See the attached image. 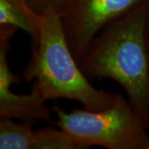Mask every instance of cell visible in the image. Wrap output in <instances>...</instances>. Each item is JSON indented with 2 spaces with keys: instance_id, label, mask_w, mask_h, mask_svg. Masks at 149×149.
I'll use <instances>...</instances> for the list:
<instances>
[{
  "instance_id": "6da1fadb",
  "label": "cell",
  "mask_w": 149,
  "mask_h": 149,
  "mask_svg": "<svg viewBox=\"0 0 149 149\" xmlns=\"http://www.w3.org/2000/svg\"><path fill=\"white\" fill-rule=\"evenodd\" d=\"M148 16L149 0L104 29L80 63L90 80L109 78L119 84L147 127L149 125Z\"/></svg>"
},
{
  "instance_id": "7a4b0ae2",
  "label": "cell",
  "mask_w": 149,
  "mask_h": 149,
  "mask_svg": "<svg viewBox=\"0 0 149 149\" xmlns=\"http://www.w3.org/2000/svg\"><path fill=\"white\" fill-rule=\"evenodd\" d=\"M38 17L39 34L32 42V56L23 71L25 80H34L46 101L73 100L90 110L109 106L116 94L90 82L70 48L61 17L54 13Z\"/></svg>"
},
{
  "instance_id": "3957f363",
  "label": "cell",
  "mask_w": 149,
  "mask_h": 149,
  "mask_svg": "<svg viewBox=\"0 0 149 149\" xmlns=\"http://www.w3.org/2000/svg\"><path fill=\"white\" fill-rule=\"evenodd\" d=\"M55 124L68 133L81 149L92 146L108 149H148L147 125L128 100L116 94L109 106L66 112L53 108Z\"/></svg>"
},
{
  "instance_id": "277c9868",
  "label": "cell",
  "mask_w": 149,
  "mask_h": 149,
  "mask_svg": "<svg viewBox=\"0 0 149 149\" xmlns=\"http://www.w3.org/2000/svg\"><path fill=\"white\" fill-rule=\"evenodd\" d=\"M148 0H71L61 17L65 36L80 64L100 32Z\"/></svg>"
},
{
  "instance_id": "5b68a950",
  "label": "cell",
  "mask_w": 149,
  "mask_h": 149,
  "mask_svg": "<svg viewBox=\"0 0 149 149\" xmlns=\"http://www.w3.org/2000/svg\"><path fill=\"white\" fill-rule=\"evenodd\" d=\"M16 31L13 27H0V118L18 119L28 123L52 122L54 112L46 105L47 101L35 84L27 95L15 94L11 90L13 84L21 82V79L12 72L8 62L10 39Z\"/></svg>"
},
{
  "instance_id": "8992f818",
  "label": "cell",
  "mask_w": 149,
  "mask_h": 149,
  "mask_svg": "<svg viewBox=\"0 0 149 149\" xmlns=\"http://www.w3.org/2000/svg\"><path fill=\"white\" fill-rule=\"evenodd\" d=\"M39 17L27 5L26 0H0V27L22 30L37 40L39 34Z\"/></svg>"
},
{
  "instance_id": "52a82bcc",
  "label": "cell",
  "mask_w": 149,
  "mask_h": 149,
  "mask_svg": "<svg viewBox=\"0 0 149 149\" xmlns=\"http://www.w3.org/2000/svg\"><path fill=\"white\" fill-rule=\"evenodd\" d=\"M35 130L31 123L0 118V149H33Z\"/></svg>"
},
{
  "instance_id": "ba28073f",
  "label": "cell",
  "mask_w": 149,
  "mask_h": 149,
  "mask_svg": "<svg viewBox=\"0 0 149 149\" xmlns=\"http://www.w3.org/2000/svg\"><path fill=\"white\" fill-rule=\"evenodd\" d=\"M33 149H81L61 128H44L35 130Z\"/></svg>"
},
{
  "instance_id": "9c48e42d",
  "label": "cell",
  "mask_w": 149,
  "mask_h": 149,
  "mask_svg": "<svg viewBox=\"0 0 149 149\" xmlns=\"http://www.w3.org/2000/svg\"><path fill=\"white\" fill-rule=\"evenodd\" d=\"M26 2L37 16L54 13L61 17L69 7L71 0H26Z\"/></svg>"
},
{
  "instance_id": "30bf717a",
  "label": "cell",
  "mask_w": 149,
  "mask_h": 149,
  "mask_svg": "<svg viewBox=\"0 0 149 149\" xmlns=\"http://www.w3.org/2000/svg\"><path fill=\"white\" fill-rule=\"evenodd\" d=\"M148 41L149 42V16H148Z\"/></svg>"
},
{
  "instance_id": "8fae6325",
  "label": "cell",
  "mask_w": 149,
  "mask_h": 149,
  "mask_svg": "<svg viewBox=\"0 0 149 149\" xmlns=\"http://www.w3.org/2000/svg\"><path fill=\"white\" fill-rule=\"evenodd\" d=\"M148 149H149V145H148Z\"/></svg>"
}]
</instances>
